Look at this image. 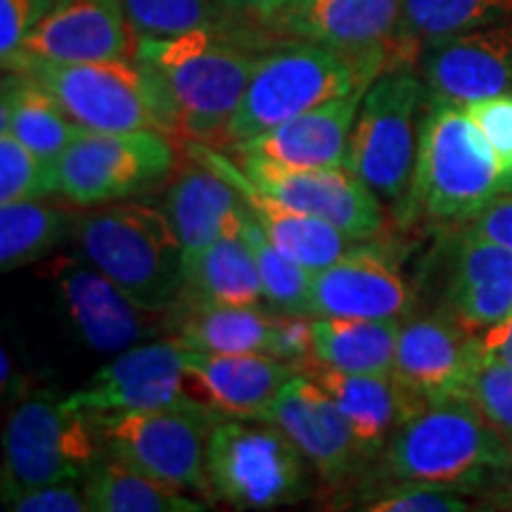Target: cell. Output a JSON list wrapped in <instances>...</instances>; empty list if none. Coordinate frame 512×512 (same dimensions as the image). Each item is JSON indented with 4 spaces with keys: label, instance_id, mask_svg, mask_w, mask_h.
Masks as SVG:
<instances>
[{
    "label": "cell",
    "instance_id": "cell-1",
    "mask_svg": "<svg viewBox=\"0 0 512 512\" xmlns=\"http://www.w3.org/2000/svg\"><path fill=\"white\" fill-rule=\"evenodd\" d=\"M271 46L252 29L209 22L176 36H138L136 57L150 64L174 95L181 140L214 145Z\"/></svg>",
    "mask_w": 512,
    "mask_h": 512
},
{
    "label": "cell",
    "instance_id": "cell-2",
    "mask_svg": "<svg viewBox=\"0 0 512 512\" xmlns=\"http://www.w3.org/2000/svg\"><path fill=\"white\" fill-rule=\"evenodd\" d=\"M392 62V50L351 55L320 43L287 38L261 55L238 110L214 147H235L325 102L370 86Z\"/></svg>",
    "mask_w": 512,
    "mask_h": 512
},
{
    "label": "cell",
    "instance_id": "cell-3",
    "mask_svg": "<svg viewBox=\"0 0 512 512\" xmlns=\"http://www.w3.org/2000/svg\"><path fill=\"white\" fill-rule=\"evenodd\" d=\"M508 446L470 399H446L396 427L384 444L382 470L399 486L475 491L494 482Z\"/></svg>",
    "mask_w": 512,
    "mask_h": 512
},
{
    "label": "cell",
    "instance_id": "cell-4",
    "mask_svg": "<svg viewBox=\"0 0 512 512\" xmlns=\"http://www.w3.org/2000/svg\"><path fill=\"white\" fill-rule=\"evenodd\" d=\"M3 69L22 72L41 83L86 131L155 128L169 138H181L174 95L162 76L136 55L100 62L12 57Z\"/></svg>",
    "mask_w": 512,
    "mask_h": 512
},
{
    "label": "cell",
    "instance_id": "cell-5",
    "mask_svg": "<svg viewBox=\"0 0 512 512\" xmlns=\"http://www.w3.org/2000/svg\"><path fill=\"white\" fill-rule=\"evenodd\" d=\"M74 238L86 261L140 309L169 313L185 292V252L166 211L136 202L83 214Z\"/></svg>",
    "mask_w": 512,
    "mask_h": 512
},
{
    "label": "cell",
    "instance_id": "cell-6",
    "mask_svg": "<svg viewBox=\"0 0 512 512\" xmlns=\"http://www.w3.org/2000/svg\"><path fill=\"white\" fill-rule=\"evenodd\" d=\"M503 195V174L482 131L458 105L430 102L420 119L418 159L403 221L475 219Z\"/></svg>",
    "mask_w": 512,
    "mask_h": 512
},
{
    "label": "cell",
    "instance_id": "cell-7",
    "mask_svg": "<svg viewBox=\"0 0 512 512\" xmlns=\"http://www.w3.org/2000/svg\"><path fill=\"white\" fill-rule=\"evenodd\" d=\"M427 88L418 62L392 60L370 83L349 138L347 169L403 219L418 159L420 110Z\"/></svg>",
    "mask_w": 512,
    "mask_h": 512
},
{
    "label": "cell",
    "instance_id": "cell-8",
    "mask_svg": "<svg viewBox=\"0 0 512 512\" xmlns=\"http://www.w3.org/2000/svg\"><path fill=\"white\" fill-rule=\"evenodd\" d=\"M211 498L238 510H273L306 491V456L268 420L226 418L207 441Z\"/></svg>",
    "mask_w": 512,
    "mask_h": 512
},
{
    "label": "cell",
    "instance_id": "cell-9",
    "mask_svg": "<svg viewBox=\"0 0 512 512\" xmlns=\"http://www.w3.org/2000/svg\"><path fill=\"white\" fill-rule=\"evenodd\" d=\"M219 420V413L190 401L119 415L98 422L95 430L121 463L185 494L211 498L207 441Z\"/></svg>",
    "mask_w": 512,
    "mask_h": 512
},
{
    "label": "cell",
    "instance_id": "cell-10",
    "mask_svg": "<svg viewBox=\"0 0 512 512\" xmlns=\"http://www.w3.org/2000/svg\"><path fill=\"white\" fill-rule=\"evenodd\" d=\"M98 430L67 401L36 394L12 411L3 434V498L83 479L98 460Z\"/></svg>",
    "mask_w": 512,
    "mask_h": 512
},
{
    "label": "cell",
    "instance_id": "cell-11",
    "mask_svg": "<svg viewBox=\"0 0 512 512\" xmlns=\"http://www.w3.org/2000/svg\"><path fill=\"white\" fill-rule=\"evenodd\" d=\"M171 138L143 131H83L57 159V192L76 207H100L155 188L174 171Z\"/></svg>",
    "mask_w": 512,
    "mask_h": 512
},
{
    "label": "cell",
    "instance_id": "cell-12",
    "mask_svg": "<svg viewBox=\"0 0 512 512\" xmlns=\"http://www.w3.org/2000/svg\"><path fill=\"white\" fill-rule=\"evenodd\" d=\"M64 401L93 425L126 413L190 403L185 351L174 337L121 351Z\"/></svg>",
    "mask_w": 512,
    "mask_h": 512
},
{
    "label": "cell",
    "instance_id": "cell-13",
    "mask_svg": "<svg viewBox=\"0 0 512 512\" xmlns=\"http://www.w3.org/2000/svg\"><path fill=\"white\" fill-rule=\"evenodd\" d=\"M62 313L74 335L98 354H121L164 328L162 313L140 309L91 261L60 256L48 266Z\"/></svg>",
    "mask_w": 512,
    "mask_h": 512
},
{
    "label": "cell",
    "instance_id": "cell-14",
    "mask_svg": "<svg viewBox=\"0 0 512 512\" xmlns=\"http://www.w3.org/2000/svg\"><path fill=\"white\" fill-rule=\"evenodd\" d=\"M240 166L266 195L332 223L356 242L373 240L387 223L380 197L347 166L299 169L264 159H240Z\"/></svg>",
    "mask_w": 512,
    "mask_h": 512
},
{
    "label": "cell",
    "instance_id": "cell-15",
    "mask_svg": "<svg viewBox=\"0 0 512 512\" xmlns=\"http://www.w3.org/2000/svg\"><path fill=\"white\" fill-rule=\"evenodd\" d=\"M479 351V335L453 316L415 318L401 325L392 377L413 413L427 403L467 399Z\"/></svg>",
    "mask_w": 512,
    "mask_h": 512
},
{
    "label": "cell",
    "instance_id": "cell-16",
    "mask_svg": "<svg viewBox=\"0 0 512 512\" xmlns=\"http://www.w3.org/2000/svg\"><path fill=\"white\" fill-rule=\"evenodd\" d=\"M418 69L427 100L465 107L512 93V19L422 48Z\"/></svg>",
    "mask_w": 512,
    "mask_h": 512
},
{
    "label": "cell",
    "instance_id": "cell-17",
    "mask_svg": "<svg viewBox=\"0 0 512 512\" xmlns=\"http://www.w3.org/2000/svg\"><path fill=\"white\" fill-rule=\"evenodd\" d=\"M185 147H188V155L192 159H197L200 164L209 166L211 171H216L221 178H226L238 190L249 214L264 228L273 245L283 249L290 259L299 261L304 268H309L311 273L337 264L339 259H344L356 247V240H351L349 235H344L332 223L287 207L285 202L275 200L264 190L256 188L252 178L245 174V169L233 162V155H223L219 147L197 143V140H188Z\"/></svg>",
    "mask_w": 512,
    "mask_h": 512
},
{
    "label": "cell",
    "instance_id": "cell-18",
    "mask_svg": "<svg viewBox=\"0 0 512 512\" xmlns=\"http://www.w3.org/2000/svg\"><path fill=\"white\" fill-rule=\"evenodd\" d=\"M266 420L278 425L330 484L347 479L368 458L332 396L304 373L285 384Z\"/></svg>",
    "mask_w": 512,
    "mask_h": 512
},
{
    "label": "cell",
    "instance_id": "cell-19",
    "mask_svg": "<svg viewBox=\"0 0 512 512\" xmlns=\"http://www.w3.org/2000/svg\"><path fill=\"white\" fill-rule=\"evenodd\" d=\"M124 0H53L15 57L100 62L136 55ZM8 64V62H5Z\"/></svg>",
    "mask_w": 512,
    "mask_h": 512
},
{
    "label": "cell",
    "instance_id": "cell-20",
    "mask_svg": "<svg viewBox=\"0 0 512 512\" xmlns=\"http://www.w3.org/2000/svg\"><path fill=\"white\" fill-rule=\"evenodd\" d=\"M185 351L188 396L221 418L266 420L280 392L299 370L268 354Z\"/></svg>",
    "mask_w": 512,
    "mask_h": 512
},
{
    "label": "cell",
    "instance_id": "cell-21",
    "mask_svg": "<svg viewBox=\"0 0 512 512\" xmlns=\"http://www.w3.org/2000/svg\"><path fill=\"white\" fill-rule=\"evenodd\" d=\"M411 292L387 254L358 245L323 271L313 273L309 313L313 318H401Z\"/></svg>",
    "mask_w": 512,
    "mask_h": 512
},
{
    "label": "cell",
    "instance_id": "cell-22",
    "mask_svg": "<svg viewBox=\"0 0 512 512\" xmlns=\"http://www.w3.org/2000/svg\"><path fill=\"white\" fill-rule=\"evenodd\" d=\"M368 88L370 86H358L316 110L287 119L271 131L230 147V155L238 159H264L273 164L299 166V169L344 166L351 131H354L358 110H361Z\"/></svg>",
    "mask_w": 512,
    "mask_h": 512
},
{
    "label": "cell",
    "instance_id": "cell-23",
    "mask_svg": "<svg viewBox=\"0 0 512 512\" xmlns=\"http://www.w3.org/2000/svg\"><path fill=\"white\" fill-rule=\"evenodd\" d=\"M403 0H304L264 22L285 38L320 43L342 53L392 50Z\"/></svg>",
    "mask_w": 512,
    "mask_h": 512
},
{
    "label": "cell",
    "instance_id": "cell-24",
    "mask_svg": "<svg viewBox=\"0 0 512 512\" xmlns=\"http://www.w3.org/2000/svg\"><path fill=\"white\" fill-rule=\"evenodd\" d=\"M166 192V216L185 252V266L226 235H240L247 207L238 190L190 157Z\"/></svg>",
    "mask_w": 512,
    "mask_h": 512
},
{
    "label": "cell",
    "instance_id": "cell-25",
    "mask_svg": "<svg viewBox=\"0 0 512 512\" xmlns=\"http://www.w3.org/2000/svg\"><path fill=\"white\" fill-rule=\"evenodd\" d=\"M451 313L470 330L482 335L512 313V252L496 242L467 233L456 254V268L448 287Z\"/></svg>",
    "mask_w": 512,
    "mask_h": 512
},
{
    "label": "cell",
    "instance_id": "cell-26",
    "mask_svg": "<svg viewBox=\"0 0 512 512\" xmlns=\"http://www.w3.org/2000/svg\"><path fill=\"white\" fill-rule=\"evenodd\" d=\"M302 373L332 396L368 458L375 456L413 413L392 375L344 373L318 361H311Z\"/></svg>",
    "mask_w": 512,
    "mask_h": 512
},
{
    "label": "cell",
    "instance_id": "cell-27",
    "mask_svg": "<svg viewBox=\"0 0 512 512\" xmlns=\"http://www.w3.org/2000/svg\"><path fill=\"white\" fill-rule=\"evenodd\" d=\"M0 131H8L38 157L57 166L62 152L86 128L64 112L57 98L22 72H5Z\"/></svg>",
    "mask_w": 512,
    "mask_h": 512
},
{
    "label": "cell",
    "instance_id": "cell-28",
    "mask_svg": "<svg viewBox=\"0 0 512 512\" xmlns=\"http://www.w3.org/2000/svg\"><path fill=\"white\" fill-rule=\"evenodd\" d=\"M174 339L183 349L204 354H268L273 313L256 306L178 302Z\"/></svg>",
    "mask_w": 512,
    "mask_h": 512
},
{
    "label": "cell",
    "instance_id": "cell-29",
    "mask_svg": "<svg viewBox=\"0 0 512 512\" xmlns=\"http://www.w3.org/2000/svg\"><path fill=\"white\" fill-rule=\"evenodd\" d=\"M264 297L259 268L245 238L226 235L185 266L181 302L216 306H256Z\"/></svg>",
    "mask_w": 512,
    "mask_h": 512
},
{
    "label": "cell",
    "instance_id": "cell-30",
    "mask_svg": "<svg viewBox=\"0 0 512 512\" xmlns=\"http://www.w3.org/2000/svg\"><path fill=\"white\" fill-rule=\"evenodd\" d=\"M512 19V0H403L392 60L418 62L422 48Z\"/></svg>",
    "mask_w": 512,
    "mask_h": 512
},
{
    "label": "cell",
    "instance_id": "cell-31",
    "mask_svg": "<svg viewBox=\"0 0 512 512\" xmlns=\"http://www.w3.org/2000/svg\"><path fill=\"white\" fill-rule=\"evenodd\" d=\"M399 318H316V361L344 373L392 375Z\"/></svg>",
    "mask_w": 512,
    "mask_h": 512
},
{
    "label": "cell",
    "instance_id": "cell-32",
    "mask_svg": "<svg viewBox=\"0 0 512 512\" xmlns=\"http://www.w3.org/2000/svg\"><path fill=\"white\" fill-rule=\"evenodd\" d=\"M83 494L91 512H200L207 505L174 486L133 470L107 453L83 477Z\"/></svg>",
    "mask_w": 512,
    "mask_h": 512
},
{
    "label": "cell",
    "instance_id": "cell-33",
    "mask_svg": "<svg viewBox=\"0 0 512 512\" xmlns=\"http://www.w3.org/2000/svg\"><path fill=\"white\" fill-rule=\"evenodd\" d=\"M74 216L55 204L19 200L0 204V268L3 273L48 256L76 226Z\"/></svg>",
    "mask_w": 512,
    "mask_h": 512
},
{
    "label": "cell",
    "instance_id": "cell-34",
    "mask_svg": "<svg viewBox=\"0 0 512 512\" xmlns=\"http://www.w3.org/2000/svg\"><path fill=\"white\" fill-rule=\"evenodd\" d=\"M242 238L254 254L268 306L283 313H309V290L313 278L309 268H304L299 261L290 259L283 249L275 247L264 233V228L249 214V209L245 221H242Z\"/></svg>",
    "mask_w": 512,
    "mask_h": 512
},
{
    "label": "cell",
    "instance_id": "cell-35",
    "mask_svg": "<svg viewBox=\"0 0 512 512\" xmlns=\"http://www.w3.org/2000/svg\"><path fill=\"white\" fill-rule=\"evenodd\" d=\"M57 192V166L31 152L8 131H0V204L43 200Z\"/></svg>",
    "mask_w": 512,
    "mask_h": 512
},
{
    "label": "cell",
    "instance_id": "cell-36",
    "mask_svg": "<svg viewBox=\"0 0 512 512\" xmlns=\"http://www.w3.org/2000/svg\"><path fill=\"white\" fill-rule=\"evenodd\" d=\"M133 36H176L214 22L207 0H124Z\"/></svg>",
    "mask_w": 512,
    "mask_h": 512
},
{
    "label": "cell",
    "instance_id": "cell-37",
    "mask_svg": "<svg viewBox=\"0 0 512 512\" xmlns=\"http://www.w3.org/2000/svg\"><path fill=\"white\" fill-rule=\"evenodd\" d=\"M467 399L494 430L512 444V366L482 349L467 384Z\"/></svg>",
    "mask_w": 512,
    "mask_h": 512
},
{
    "label": "cell",
    "instance_id": "cell-38",
    "mask_svg": "<svg viewBox=\"0 0 512 512\" xmlns=\"http://www.w3.org/2000/svg\"><path fill=\"white\" fill-rule=\"evenodd\" d=\"M463 110L494 150L503 174V192H512V93L475 100Z\"/></svg>",
    "mask_w": 512,
    "mask_h": 512
},
{
    "label": "cell",
    "instance_id": "cell-39",
    "mask_svg": "<svg viewBox=\"0 0 512 512\" xmlns=\"http://www.w3.org/2000/svg\"><path fill=\"white\" fill-rule=\"evenodd\" d=\"M268 356L292 363L302 373L311 361H316V318L309 313H273Z\"/></svg>",
    "mask_w": 512,
    "mask_h": 512
},
{
    "label": "cell",
    "instance_id": "cell-40",
    "mask_svg": "<svg viewBox=\"0 0 512 512\" xmlns=\"http://www.w3.org/2000/svg\"><path fill=\"white\" fill-rule=\"evenodd\" d=\"M370 512H465L470 510L463 498L448 489L434 486H396L363 505Z\"/></svg>",
    "mask_w": 512,
    "mask_h": 512
},
{
    "label": "cell",
    "instance_id": "cell-41",
    "mask_svg": "<svg viewBox=\"0 0 512 512\" xmlns=\"http://www.w3.org/2000/svg\"><path fill=\"white\" fill-rule=\"evenodd\" d=\"M53 0H0V60L10 62Z\"/></svg>",
    "mask_w": 512,
    "mask_h": 512
},
{
    "label": "cell",
    "instance_id": "cell-42",
    "mask_svg": "<svg viewBox=\"0 0 512 512\" xmlns=\"http://www.w3.org/2000/svg\"><path fill=\"white\" fill-rule=\"evenodd\" d=\"M76 482L79 479H64V482L19 491L15 496L3 498V508L15 512H83L88 510L86 494Z\"/></svg>",
    "mask_w": 512,
    "mask_h": 512
},
{
    "label": "cell",
    "instance_id": "cell-43",
    "mask_svg": "<svg viewBox=\"0 0 512 512\" xmlns=\"http://www.w3.org/2000/svg\"><path fill=\"white\" fill-rule=\"evenodd\" d=\"M470 233L512 252V192H503L486 204L472 219Z\"/></svg>",
    "mask_w": 512,
    "mask_h": 512
},
{
    "label": "cell",
    "instance_id": "cell-44",
    "mask_svg": "<svg viewBox=\"0 0 512 512\" xmlns=\"http://www.w3.org/2000/svg\"><path fill=\"white\" fill-rule=\"evenodd\" d=\"M221 8L235 19H254L264 24L285 5V0H219Z\"/></svg>",
    "mask_w": 512,
    "mask_h": 512
},
{
    "label": "cell",
    "instance_id": "cell-45",
    "mask_svg": "<svg viewBox=\"0 0 512 512\" xmlns=\"http://www.w3.org/2000/svg\"><path fill=\"white\" fill-rule=\"evenodd\" d=\"M479 342H482V349L486 354H491L498 358V361L512 366V313L508 318H503L501 323L484 330L482 335H479Z\"/></svg>",
    "mask_w": 512,
    "mask_h": 512
},
{
    "label": "cell",
    "instance_id": "cell-46",
    "mask_svg": "<svg viewBox=\"0 0 512 512\" xmlns=\"http://www.w3.org/2000/svg\"><path fill=\"white\" fill-rule=\"evenodd\" d=\"M494 486H496V494L491 501L498 503V501H505V498H512V444L508 446V456H505L501 472H498L494 479Z\"/></svg>",
    "mask_w": 512,
    "mask_h": 512
},
{
    "label": "cell",
    "instance_id": "cell-47",
    "mask_svg": "<svg viewBox=\"0 0 512 512\" xmlns=\"http://www.w3.org/2000/svg\"><path fill=\"white\" fill-rule=\"evenodd\" d=\"M496 508H501V510H512V498H505V501H498V503H496Z\"/></svg>",
    "mask_w": 512,
    "mask_h": 512
},
{
    "label": "cell",
    "instance_id": "cell-48",
    "mask_svg": "<svg viewBox=\"0 0 512 512\" xmlns=\"http://www.w3.org/2000/svg\"><path fill=\"white\" fill-rule=\"evenodd\" d=\"M299 3H304V0H285V5L280 10H285V8H294V5H299ZM278 10V12H280Z\"/></svg>",
    "mask_w": 512,
    "mask_h": 512
}]
</instances>
